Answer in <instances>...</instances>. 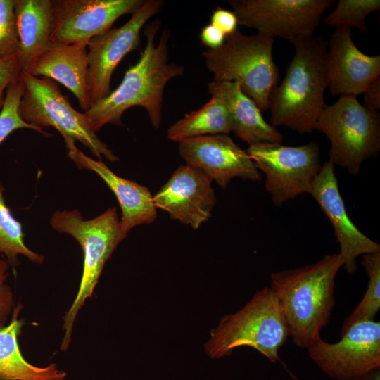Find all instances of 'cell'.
Instances as JSON below:
<instances>
[{"label": "cell", "mask_w": 380, "mask_h": 380, "mask_svg": "<svg viewBox=\"0 0 380 380\" xmlns=\"http://www.w3.org/2000/svg\"><path fill=\"white\" fill-rule=\"evenodd\" d=\"M379 8V0H338L335 8L324 22L329 26L354 27L367 33L366 18Z\"/></svg>", "instance_id": "cell-26"}, {"label": "cell", "mask_w": 380, "mask_h": 380, "mask_svg": "<svg viewBox=\"0 0 380 380\" xmlns=\"http://www.w3.org/2000/svg\"><path fill=\"white\" fill-rule=\"evenodd\" d=\"M160 25L159 19L147 25L144 30L146 46L137 62L127 70L115 90L83 113L95 132L106 124L123 126L122 116L133 106L144 108L152 126L155 129L160 127L165 86L184 72L182 65L169 61L170 30H163L155 43Z\"/></svg>", "instance_id": "cell-1"}, {"label": "cell", "mask_w": 380, "mask_h": 380, "mask_svg": "<svg viewBox=\"0 0 380 380\" xmlns=\"http://www.w3.org/2000/svg\"><path fill=\"white\" fill-rule=\"evenodd\" d=\"M212 97L220 99L225 106L232 122V132L249 146L259 143H281L283 134L267 123L262 112L239 84L213 80L208 84Z\"/></svg>", "instance_id": "cell-20"}, {"label": "cell", "mask_w": 380, "mask_h": 380, "mask_svg": "<svg viewBox=\"0 0 380 380\" xmlns=\"http://www.w3.org/2000/svg\"><path fill=\"white\" fill-rule=\"evenodd\" d=\"M343 266L339 253L317 262L272 273L270 288L277 296L293 343L305 348L328 325L336 300L335 279Z\"/></svg>", "instance_id": "cell-2"}, {"label": "cell", "mask_w": 380, "mask_h": 380, "mask_svg": "<svg viewBox=\"0 0 380 380\" xmlns=\"http://www.w3.org/2000/svg\"><path fill=\"white\" fill-rule=\"evenodd\" d=\"M21 76L24 88L18 110L25 122L42 129L53 127L64 141H78L99 159L104 156L111 162L119 160L90 127L84 113L72 106L53 80L27 72L21 73Z\"/></svg>", "instance_id": "cell-8"}, {"label": "cell", "mask_w": 380, "mask_h": 380, "mask_svg": "<svg viewBox=\"0 0 380 380\" xmlns=\"http://www.w3.org/2000/svg\"><path fill=\"white\" fill-rule=\"evenodd\" d=\"M334 0H229L239 24L258 34L295 45L314 37L323 13Z\"/></svg>", "instance_id": "cell-10"}, {"label": "cell", "mask_w": 380, "mask_h": 380, "mask_svg": "<svg viewBox=\"0 0 380 380\" xmlns=\"http://www.w3.org/2000/svg\"><path fill=\"white\" fill-rule=\"evenodd\" d=\"M289 332L278 299L270 286L255 292L239 310L222 317L205 344L210 357L219 359L239 347L255 349L270 362H281L279 349Z\"/></svg>", "instance_id": "cell-4"}, {"label": "cell", "mask_w": 380, "mask_h": 380, "mask_svg": "<svg viewBox=\"0 0 380 380\" xmlns=\"http://www.w3.org/2000/svg\"><path fill=\"white\" fill-rule=\"evenodd\" d=\"M10 265L0 258V328L6 325L15 308V296L11 287L6 283Z\"/></svg>", "instance_id": "cell-29"}, {"label": "cell", "mask_w": 380, "mask_h": 380, "mask_svg": "<svg viewBox=\"0 0 380 380\" xmlns=\"http://www.w3.org/2000/svg\"><path fill=\"white\" fill-rule=\"evenodd\" d=\"M50 224L54 230L72 236L79 243L84 254L79 289L63 317L64 335L60 348L66 351L79 310L86 300L91 298L106 262L127 235L121 229L116 207L109 208L88 220H84L77 209L56 210L51 218Z\"/></svg>", "instance_id": "cell-5"}, {"label": "cell", "mask_w": 380, "mask_h": 380, "mask_svg": "<svg viewBox=\"0 0 380 380\" xmlns=\"http://www.w3.org/2000/svg\"><path fill=\"white\" fill-rule=\"evenodd\" d=\"M364 106L372 111L380 109V77L376 78L362 94Z\"/></svg>", "instance_id": "cell-33"}, {"label": "cell", "mask_w": 380, "mask_h": 380, "mask_svg": "<svg viewBox=\"0 0 380 380\" xmlns=\"http://www.w3.org/2000/svg\"><path fill=\"white\" fill-rule=\"evenodd\" d=\"M22 76L11 82L6 90L5 100L0 111V144L13 132L19 129H34L43 136L51 134L43 129L25 122L19 113V104L23 91Z\"/></svg>", "instance_id": "cell-27"}, {"label": "cell", "mask_w": 380, "mask_h": 380, "mask_svg": "<svg viewBox=\"0 0 380 380\" xmlns=\"http://www.w3.org/2000/svg\"><path fill=\"white\" fill-rule=\"evenodd\" d=\"M15 5V0H0V60L16 55L18 51Z\"/></svg>", "instance_id": "cell-28"}, {"label": "cell", "mask_w": 380, "mask_h": 380, "mask_svg": "<svg viewBox=\"0 0 380 380\" xmlns=\"http://www.w3.org/2000/svg\"><path fill=\"white\" fill-rule=\"evenodd\" d=\"M179 153L186 165L203 171L225 189L234 177L260 181L262 175L246 150L228 134L192 137L178 142Z\"/></svg>", "instance_id": "cell-14"}, {"label": "cell", "mask_w": 380, "mask_h": 380, "mask_svg": "<svg viewBox=\"0 0 380 380\" xmlns=\"http://www.w3.org/2000/svg\"><path fill=\"white\" fill-rule=\"evenodd\" d=\"M4 192V185L0 182V257L5 256L13 267L19 265L20 255L34 264L43 263L44 257L30 250L25 243L23 226L6 205Z\"/></svg>", "instance_id": "cell-24"}, {"label": "cell", "mask_w": 380, "mask_h": 380, "mask_svg": "<svg viewBox=\"0 0 380 380\" xmlns=\"http://www.w3.org/2000/svg\"><path fill=\"white\" fill-rule=\"evenodd\" d=\"M310 194L334 227V236L340 245L339 255L348 273L357 271L359 255L380 252V245L363 234L349 217L339 191L334 165L329 161L322 165Z\"/></svg>", "instance_id": "cell-15"}, {"label": "cell", "mask_w": 380, "mask_h": 380, "mask_svg": "<svg viewBox=\"0 0 380 380\" xmlns=\"http://www.w3.org/2000/svg\"><path fill=\"white\" fill-rule=\"evenodd\" d=\"M21 76L17 54L0 60V111L3 107L7 87Z\"/></svg>", "instance_id": "cell-30"}, {"label": "cell", "mask_w": 380, "mask_h": 380, "mask_svg": "<svg viewBox=\"0 0 380 380\" xmlns=\"http://www.w3.org/2000/svg\"><path fill=\"white\" fill-rule=\"evenodd\" d=\"M246 151L258 170L265 173L266 190L277 207L302 194H310L322 167L319 147L315 141L298 146L259 143L249 146Z\"/></svg>", "instance_id": "cell-9"}, {"label": "cell", "mask_w": 380, "mask_h": 380, "mask_svg": "<svg viewBox=\"0 0 380 380\" xmlns=\"http://www.w3.org/2000/svg\"><path fill=\"white\" fill-rule=\"evenodd\" d=\"M163 6L161 0L144 1L123 25L110 29L89 41L87 83L90 107L110 93L113 71L127 54L139 46L141 29L160 11Z\"/></svg>", "instance_id": "cell-12"}, {"label": "cell", "mask_w": 380, "mask_h": 380, "mask_svg": "<svg viewBox=\"0 0 380 380\" xmlns=\"http://www.w3.org/2000/svg\"><path fill=\"white\" fill-rule=\"evenodd\" d=\"M361 380H380V367L367 373Z\"/></svg>", "instance_id": "cell-34"}, {"label": "cell", "mask_w": 380, "mask_h": 380, "mask_svg": "<svg viewBox=\"0 0 380 380\" xmlns=\"http://www.w3.org/2000/svg\"><path fill=\"white\" fill-rule=\"evenodd\" d=\"M212 180L201 170L180 165L153 196L154 205L174 220L197 229L207 221L216 203Z\"/></svg>", "instance_id": "cell-17"}, {"label": "cell", "mask_w": 380, "mask_h": 380, "mask_svg": "<svg viewBox=\"0 0 380 380\" xmlns=\"http://www.w3.org/2000/svg\"><path fill=\"white\" fill-rule=\"evenodd\" d=\"M21 308L20 304L15 307L10 322L0 328V380H64L65 372L56 364L37 367L23 357L18 341L23 325Z\"/></svg>", "instance_id": "cell-22"}, {"label": "cell", "mask_w": 380, "mask_h": 380, "mask_svg": "<svg viewBox=\"0 0 380 380\" xmlns=\"http://www.w3.org/2000/svg\"><path fill=\"white\" fill-rule=\"evenodd\" d=\"M315 129L331 143L329 161L353 175L380 149V115L367 109L357 96L343 95L322 110Z\"/></svg>", "instance_id": "cell-7"}, {"label": "cell", "mask_w": 380, "mask_h": 380, "mask_svg": "<svg viewBox=\"0 0 380 380\" xmlns=\"http://www.w3.org/2000/svg\"><path fill=\"white\" fill-rule=\"evenodd\" d=\"M53 44H88L111 29L125 14H133L144 0H51Z\"/></svg>", "instance_id": "cell-13"}, {"label": "cell", "mask_w": 380, "mask_h": 380, "mask_svg": "<svg viewBox=\"0 0 380 380\" xmlns=\"http://www.w3.org/2000/svg\"><path fill=\"white\" fill-rule=\"evenodd\" d=\"M210 24L227 36L238 29L239 21L232 11L217 7L212 12Z\"/></svg>", "instance_id": "cell-31"}, {"label": "cell", "mask_w": 380, "mask_h": 380, "mask_svg": "<svg viewBox=\"0 0 380 380\" xmlns=\"http://www.w3.org/2000/svg\"><path fill=\"white\" fill-rule=\"evenodd\" d=\"M274 39L244 34L238 29L226 36L223 44L202 53L213 80L232 82L254 101L261 112L268 110L270 94L280 79L272 50Z\"/></svg>", "instance_id": "cell-6"}, {"label": "cell", "mask_w": 380, "mask_h": 380, "mask_svg": "<svg viewBox=\"0 0 380 380\" xmlns=\"http://www.w3.org/2000/svg\"><path fill=\"white\" fill-rule=\"evenodd\" d=\"M225 38V34L210 23L204 26L200 33L201 42L208 47V49H215L221 46Z\"/></svg>", "instance_id": "cell-32"}, {"label": "cell", "mask_w": 380, "mask_h": 380, "mask_svg": "<svg viewBox=\"0 0 380 380\" xmlns=\"http://www.w3.org/2000/svg\"><path fill=\"white\" fill-rule=\"evenodd\" d=\"M75 141H65L68 156L78 168L97 174L116 196L122 210L121 229L127 235L134 227L151 224L157 217L156 208L150 191L137 182L115 174L101 160H94L80 151Z\"/></svg>", "instance_id": "cell-18"}, {"label": "cell", "mask_w": 380, "mask_h": 380, "mask_svg": "<svg viewBox=\"0 0 380 380\" xmlns=\"http://www.w3.org/2000/svg\"><path fill=\"white\" fill-rule=\"evenodd\" d=\"M328 45L325 68L331 95L362 94L380 77V55L362 52L353 40L351 28L335 27Z\"/></svg>", "instance_id": "cell-16"}, {"label": "cell", "mask_w": 380, "mask_h": 380, "mask_svg": "<svg viewBox=\"0 0 380 380\" xmlns=\"http://www.w3.org/2000/svg\"><path fill=\"white\" fill-rule=\"evenodd\" d=\"M15 26L18 38L17 61L26 72L39 56L53 46L51 0H15Z\"/></svg>", "instance_id": "cell-21"}, {"label": "cell", "mask_w": 380, "mask_h": 380, "mask_svg": "<svg viewBox=\"0 0 380 380\" xmlns=\"http://www.w3.org/2000/svg\"><path fill=\"white\" fill-rule=\"evenodd\" d=\"M327 46L321 36L294 45L295 53L284 77L269 96L268 110L273 127L282 125L300 134H310L315 129L317 118L326 105Z\"/></svg>", "instance_id": "cell-3"}, {"label": "cell", "mask_w": 380, "mask_h": 380, "mask_svg": "<svg viewBox=\"0 0 380 380\" xmlns=\"http://www.w3.org/2000/svg\"><path fill=\"white\" fill-rule=\"evenodd\" d=\"M341 338L327 343L321 336L307 348L320 370L335 380H361L380 367V322H356L341 332Z\"/></svg>", "instance_id": "cell-11"}, {"label": "cell", "mask_w": 380, "mask_h": 380, "mask_svg": "<svg viewBox=\"0 0 380 380\" xmlns=\"http://www.w3.org/2000/svg\"><path fill=\"white\" fill-rule=\"evenodd\" d=\"M284 366L286 370V372L289 373V374L290 375V376L293 379V380H300L293 372H291L286 367V365L284 364Z\"/></svg>", "instance_id": "cell-35"}, {"label": "cell", "mask_w": 380, "mask_h": 380, "mask_svg": "<svg viewBox=\"0 0 380 380\" xmlns=\"http://www.w3.org/2000/svg\"><path fill=\"white\" fill-rule=\"evenodd\" d=\"M89 65L87 44H53L30 65L27 73L56 80L68 89L87 111L90 100L87 75Z\"/></svg>", "instance_id": "cell-19"}, {"label": "cell", "mask_w": 380, "mask_h": 380, "mask_svg": "<svg viewBox=\"0 0 380 380\" xmlns=\"http://www.w3.org/2000/svg\"><path fill=\"white\" fill-rule=\"evenodd\" d=\"M362 265L369 277L367 289L360 303L343 322L341 332L356 322L374 321L380 308V252L362 255Z\"/></svg>", "instance_id": "cell-25"}, {"label": "cell", "mask_w": 380, "mask_h": 380, "mask_svg": "<svg viewBox=\"0 0 380 380\" xmlns=\"http://www.w3.org/2000/svg\"><path fill=\"white\" fill-rule=\"evenodd\" d=\"M231 132L232 122L225 106L211 96L201 108L173 123L167 130V138L178 143L189 138Z\"/></svg>", "instance_id": "cell-23"}]
</instances>
